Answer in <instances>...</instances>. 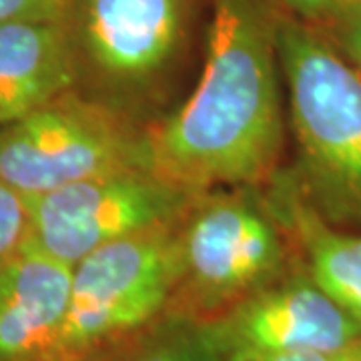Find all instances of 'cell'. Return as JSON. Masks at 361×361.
I'll return each instance as SVG.
<instances>
[{
	"instance_id": "1",
	"label": "cell",
	"mask_w": 361,
	"mask_h": 361,
	"mask_svg": "<svg viewBox=\"0 0 361 361\" xmlns=\"http://www.w3.org/2000/svg\"><path fill=\"white\" fill-rule=\"evenodd\" d=\"M207 59L191 99L145 142L147 167L185 191L251 183L283 139L277 18L263 0H213Z\"/></svg>"
},
{
	"instance_id": "2",
	"label": "cell",
	"mask_w": 361,
	"mask_h": 361,
	"mask_svg": "<svg viewBox=\"0 0 361 361\" xmlns=\"http://www.w3.org/2000/svg\"><path fill=\"white\" fill-rule=\"evenodd\" d=\"M291 127L323 219L361 225V73L319 30L277 18Z\"/></svg>"
},
{
	"instance_id": "3",
	"label": "cell",
	"mask_w": 361,
	"mask_h": 361,
	"mask_svg": "<svg viewBox=\"0 0 361 361\" xmlns=\"http://www.w3.org/2000/svg\"><path fill=\"white\" fill-rule=\"evenodd\" d=\"M183 273L180 239L157 227L99 247L73 265L71 299L47 361H77L109 337L149 322Z\"/></svg>"
},
{
	"instance_id": "4",
	"label": "cell",
	"mask_w": 361,
	"mask_h": 361,
	"mask_svg": "<svg viewBox=\"0 0 361 361\" xmlns=\"http://www.w3.org/2000/svg\"><path fill=\"white\" fill-rule=\"evenodd\" d=\"M133 167H147L145 145L71 90L0 127V180L28 199Z\"/></svg>"
},
{
	"instance_id": "5",
	"label": "cell",
	"mask_w": 361,
	"mask_h": 361,
	"mask_svg": "<svg viewBox=\"0 0 361 361\" xmlns=\"http://www.w3.org/2000/svg\"><path fill=\"white\" fill-rule=\"evenodd\" d=\"M189 191L133 167L77 180L28 199L30 239L68 265L133 233L165 227Z\"/></svg>"
},
{
	"instance_id": "6",
	"label": "cell",
	"mask_w": 361,
	"mask_h": 361,
	"mask_svg": "<svg viewBox=\"0 0 361 361\" xmlns=\"http://www.w3.org/2000/svg\"><path fill=\"white\" fill-rule=\"evenodd\" d=\"M233 351L247 360L295 351H339L361 343V325L313 277L253 297L235 313Z\"/></svg>"
},
{
	"instance_id": "7",
	"label": "cell",
	"mask_w": 361,
	"mask_h": 361,
	"mask_svg": "<svg viewBox=\"0 0 361 361\" xmlns=\"http://www.w3.org/2000/svg\"><path fill=\"white\" fill-rule=\"evenodd\" d=\"M183 271L209 297L243 291L281 263L277 229L245 201H217L195 215L180 237Z\"/></svg>"
},
{
	"instance_id": "8",
	"label": "cell",
	"mask_w": 361,
	"mask_h": 361,
	"mask_svg": "<svg viewBox=\"0 0 361 361\" xmlns=\"http://www.w3.org/2000/svg\"><path fill=\"white\" fill-rule=\"evenodd\" d=\"M73 265L28 239L0 265V361H47L65 323Z\"/></svg>"
},
{
	"instance_id": "9",
	"label": "cell",
	"mask_w": 361,
	"mask_h": 361,
	"mask_svg": "<svg viewBox=\"0 0 361 361\" xmlns=\"http://www.w3.org/2000/svg\"><path fill=\"white\" fill-rule=\"evenodd\" d=\"M180 30L183 0H80V42L111 77L153 75L171 59Z\"/></svg>"
},
{
	"instance_id": "10",
	"label": "cell",
	"mask_w": 361,
	"mask_h": 361,
	"mask_svg": "<svg viewBox=\"0 0 361 361\" xmlns=\"http://www.w3.org/2000/svg\"><path fill=\"white\" fill-rule=\"evenodd\" d=\"M75 78V47L63 18L0 25V127L68 92Z\"/></svg>"
},
{
	"instance_id": "11",
	"label": "cell",
	"mask_w": 361,
	"mask_h": 361,
	"mask_svg": "<svg viewBox=\"0 0 361 361\" xmlns=\"http://www.w3.org/2000/svg\"><path fill=\"white\" fill-rule=\"evenodd\" d=\"M310 257L311 277L361 325V235L336 231L307 205L291 213Z\"/></svg>"
},
{
	"instance_id": "12",
	"label": "cell",
	"mask_w": 361,
	"mask_h": 361,
	"mask_svg": "<svg viewBox=\"0 0 361 361\" xmlns=\"http://www.w3.org/2000/svg\"><path fill=\"white\" fill-rule=\"evenodd\" d=\"M32 233L30 201L0 180V265L28 243Z\"/></svg>"
},
{
	"instance_id": "13",
	"label": "cell",
	"mask_w": 361,
	"mask_h": 361,
	"mask_svg": "<svg viewBox=\"0 0 361 361\" xmlns=\"http://www.w3.org/2000/svg\"><path fill=\"white\" fill-rule=\"evenodd\" d=\"M327 25L331 28V39L336 40L339 51L361 73V0H348L327 20Z\"/></svg>"
},
{
	"instance_id": "14",
	"label": "cell",
	"mask_w": 361,
	"mask_h": 361,
	"mask_svg": "<svg viewBox=\"0 0 361 361\" xmlns=\"http://www.w3.org/2000/svg\"><path fill=\"white\" fill-rule=\"evenodd\" d=\"M215 345L213 336L193 334L177 337L137 361H217Z\"/></svg>"
},
{
	"instance_id": "15",
	"label": "cell",
	"mask_w": 361,
	"mask_h": 361,
	"mask_svg": "<svg viewBox=\"0 0 361 361\" xmlns=\"http://www.w3.org/2000/svg\"><path fill=\"white\" fill-rule=\"evenodd\" d=\"M68 0H0V25L20 20H61Z\"/></svg>"
},
{
	"instance_id": "16",
	"label": "cell",
	"mask_w": 361,
	"mask_h": 361,
	"mask_svg": "<svg viewBox=\"0 0 361 361\" xmlns=\"http://www.w3.org/2000/svg\"><path fill=\"white\" fill-rule=\"evenodd\" d=\"M249 361H361V343L339 351H295V353H273Z\"/></svg>"
},
{
	"instance_id": "17",
	"label": "cell",
	"mask_w": 361,
	"mask_h": 361,
	"mask_svg": "<svg viewBox=\"0 0 361 361\" xmlns=\"http://www.w3.org/2000/svg\"><path fill=\"white\" fill-rule=\"evenodd\" d=\"M348 0H283L301 20L327 23Z\"/></svg>"
},
{
	"instance_id": "18",
	"label": "cell",
	"mask_w": 361,
	"mask_h": 361,
	"mask_svg": "<svg viewBox=\"0 0 361 361\" xmlns=\"http://www.w3.org/2000/svg\"><path fill=\"white\" fill-rule=\"evenodd\" d=\"M221 361H249V360H247V357L243 355V353H241V351H231V353H229V355H227L225 360H221Z\"/></svg>"
}]
</instances>
